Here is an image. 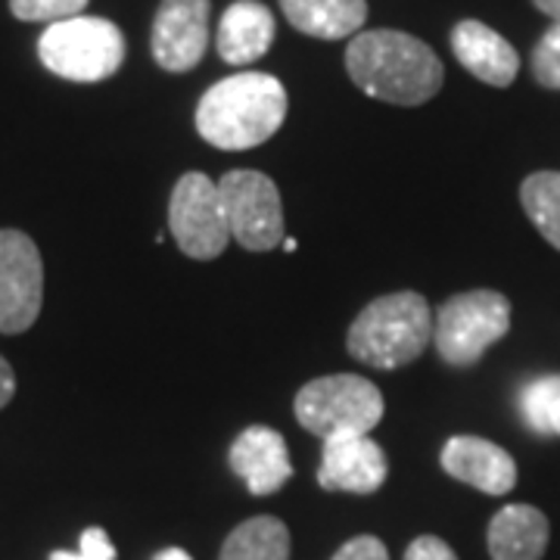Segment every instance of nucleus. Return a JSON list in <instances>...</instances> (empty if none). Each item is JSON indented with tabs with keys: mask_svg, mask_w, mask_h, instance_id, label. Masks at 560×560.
<instances>
[{
	"mask_svg": "<svg viewBox=\"0 0 560 560\" xmlns=\"http://www.w3.org/2000/svg\"><path fill=\"white\" fill-rule=\"evenodd\" d=\"M533 3L539 7L545 16H551L560 25V0H533Z\"/></svg>",
	"mask_w": 560,
	"mask_h": 560,
	"instance_id": "27",
	"label": "nucleus"
},
{
	"mask_svg": "<svg viewBox=\"0 0 560 560\" xmlns=\"http://www.w3.org/2000/svg\"><path fill=\"white\" fill-rule=\"evenodd\" d=\"M293 411L312 436L334 440V436L371 433L383 420V396L368 377L330 374L305 383L296 393Z\"/></svg>",
	"mask_w": 560,
	"mask_h": 560,
	"instance_id": "5",
	"label": "nucleus"
},
{
	"mask_svg": "<svg viewBox=\"0 0 560 560\" xmlns=\"http://www.w3.org/2000/svg\"><path fill=\"white\" fill-rule=\"evenodd\" d=\"M389 474L386 455L371 433L334 436L324 440L318 482L327 492H349V495H371L377 492Z\"/></svg>",
	"mask_w": 560,
	"mask_h": 560,
	"instance_id": "11",
	"label": "nucleus"
},
{
	"mask_svg": "<svg viewBox=\"0 0 560 560\" xmlns=\"http://www.w3.org/2000/svg\"><path fill=\"white\" fill-rule=\"evenodd\" d=\"M280 246H283V253H296V246H300V243H296V237H283Z\"/></svg>",
	"mask_w": 560,
	"mask_h": 560,
	"instance_id": "29",
	"label": "nucleus"
},
{
	"mask_svg": "<svg viewBox=\"0 0 560 560\" xmlns=\"http://www.w3.org/2000/svg\"><path fill=\"white\" fill-rule=\"evenodd\" d=\"M44 261L22 231H0V334H25L40 315Z\"/></svg>",
	"mask_w": 560,
	"mask_h": 560,
	"instance_id": "9",
	"label": "nucleus"
},
{
	"mask_svg": "<svg viewBox=\"0 0 560 560\" xmlns=\"http://www.w3.org/2000/svg\"><path fill=\"white\" fill-rule=\"evenodd\" d=\"M405 560H458V555L452 551V545H445L436 536H420L408 545Z\"/></svg>",
	"mask_w": 560,
	"mask_h": 560,
	"instance_id": "25",
	"label": "nucleus"
},
{
	"mask_svg": "<svg viewBox=\"0 0 560 560\" xmlns=\"http://www.w3.org/2000/svg\"><path fill=\"white\" fill-rule=\"evenodd\" d=\"M346 72L368 97L396 106L433 101L445 81L436 50L396 28L359 32L346 47Z\"/></svg>",
	"mask_w": 560,
	"mask_h": 560,
	"instance_id": "1",
	"label": "nucleus"
},
{
	"mask_svg": "<svg viewBox=\"0 0 560 560\" xmlns=\"http://www.w3.org/2000/svg\"><path fill=\"white\" fill-rule=\"evenodd\" d=\"M452 54L474 79L492 88H508L521 72V57L511 40L480 20H460L452 28Z\"/></svg>",
	"mask_w": 560,
	"mask_h": 560,
	"instance_id": "14",
	"label": "nucleus"
},
{
	"mask_svg": "<svg viewBox=\"0 0 560 560\" xmlns=\"http://www.w3.org/2000/svg\"><path fill=\"white\" fill-rule=\"evenodd\" d=\"M533 75L541 88L560 91V25L555 22L533 50Z\"/></svg>",
	"mask_w": 560,
	"mask_h": 560,
	"instance_id": "22",
	"label": "nucleus"
},
{
	"mask_svg": "<svg viewBox=\"0 0 560 560\" xmlns=\"http://www.w3.org/2000/svg\"><path fill=\"white\" fill-rule=\"evenodd\" d=\"M275 16L259 0H234L219 22V57L228 66H249L275 44Z\"/></svg>",
	"mask_w": 560,
	"mask_h": 560,
	"instance_id": "15",
	"label": "nucleus"
},
{
	"mask_svg": "<svg viewBox=\"0 0 560 560\" xmlns=\"http://www.w3.org/2000/svg\"><path fill=\"white\" fill-rule=\"evenodd\" d=\"M88 0H10V13L22 22H62L81 16Z\"/></svg>",
	"mask_w": 560,
	"mask_h": 560,
	"instance_id": "21",
	"label": "nucleus"
},
{
	"mask_svg": "<svg viewBox=\"0 0 560 560\" xmlns=\"http://www.w3.org/2000/svg\"><path fill=\"white\" fill-rule=\"evenodd\" d=\"M228 460H231V470L246 482L253 495H275L293 477L287 442L278 430L261 427V423L243 430L231 445Z\"/></svg>",
	"mask_w": 560,
	"mask_h": 560,
	"instance_id": "12",
	"label": "nucleus"
},
{
	"mask_svg": "<svg viewBox=\"0 0 560 560\" xmlns=\"http://www.w3.org/2000/svg\"><path fill=\"white\" fill-rule=\"evenodd\" d=\"M521 411L533 433L551 436L555 418L560 411V374H548V377H536L526 383L521 393Z\"/></svg>",
	"mask_w": 560,
	"mask_h": 560,
	"instance_id": "20",
	"label": "nucleus"
},
{
	"mask_svg": "<svg viewBox=\"0 0 560 560\" xmlns=\"http://www.w3.org/2000/svg\"><path fill=\"white\" fill-rule=\"evenodd\" d=\"M511 330V302L499 290H470L433 315V346L452 368H470Z\"/></svg>",
	"mask_w": 560,
	"mask_h": 560,
	"instance_id": "6",
	"label": "nucleus"
},
{
	"mask_svg": "<svg viewBox=\"0 0 560 560\" xmlns=\"http://www.w3.org/2000/svg\"><path fill=\"white\" fill-rule=\"evenodd\" d=\"M555 433L560 436V411H558V418H555Z\"/></svg>",
	"mask_w": 560,
	"mask_h": 560,
	"instance_id": "30",
	"label": "nucleus"
},
{
	"mask_svg": "<svg viewBox=\"0 0 560 560\" xmlns=\"http://www.w3.org/2000/svg\"><path fill=\"white\" fill-rule=\"evenodd\" d=\"M50 560H116V545L106 536V529L91 526L81 533L79 551H54Z\"/></svg>",
	"mask_w": 560,
	"mask_h": 560,
	"instance_id": "23",
	"label": "nucleus"
},
{
	"mask_svg": "<svg viewBox=\"0 0 560 560\" xmlns=\"http://www.w3.org/2000/svg\"><path fill=\"white\" fill-rule=\"evenodd\" d=\"M219 560H290V529L278 517L243 521L221 548Z\"/></svg>",
	"mask_w": 560,
	"mask_h": 560,
	"instance_id": "18",
	"label": "nucleus"
},
{
	"mask_svg": "<svg viewBox=\"0 0 560 560\" xmlns=\"http://www.w3.org/2000/svg\"><path fill=\"white\" fill-rule=\"evenodd\" d=\"M38 57L47 72L66 81L113 79L125 62V35L116 22L101 16H72L54 22L38 40Z\"/></svg>",
	"mask_w": 560,
	"mask_h": 560,
	"instance_id": "4",
	"label": "nucleus"
},
{
	"mask_svg": "<svg viewBox=\"0 0 560 560\" xmlns=\"http://www.w3.org/2000/svg\"><path fill=\"white\" fill-rule=\"evenodd\" d=\"M168 231L190 259H219L231 243V224L224 215L219 180L202 172H187L168 200Z\"/></svg>",
	"mask_w": 560,
	"mask_h": 560,
	"instance_id": "7",
	"label": "nucleus"
},
{
	"mask_svg": "<svg viewBox=\"0 0 560 560\" xmlns=\"http://www.w3.org/2000/svg\"><path fill=\"white\" fill-rule=\"evenodd\" d=\"M521 202L545 241L560 249V172H536L523 180Z\"/></svg>",
	"mask_w": 560,
	"mask_h": 560,
	"instance_id": "19",
	"label": "nucleus"
},
{
	"mask_svg": "<svg viewBox=\"0 0 560 560\" xmlns=\"http://www.w3.org/2000/svg\"><path fill=\"white\" fill-rule=\"evenodd\" d=\"M551 526L533 504H504L489 521V555L492 560H541Z\"/></svg>",
	"mask_w": 560,
	"mask_h": 560,
	"instance_id": "16",
	"label": "nucleus"
},
{
	"mask_svg": "<svg viewBox=\"0 0 560 560\" xmlns=\"http://www.w3.org/2000/svg\"><path fill=\"white\" fill-rule=\"evenodd\" d=\"M212 0H162L153 20V60L165 72H190L209 47Z\"/></svg>",
	"mask_w": 560,
	"mask_h": 560,
	"instance_id": "10",
	"label": "nucleus"
},
{
	"mask_svg": "<svg viewBox=\"0 0 560 560\" xmlns=\"http://www.w3.org/2000/svg\"><path fill=\"white\" fill-rule=\"evenodd\" d=\"M442 470L455 480L480 489L486 495H508L517 482L514 458L480 436H452L442 445Z\"/></svg>",
	"mask_w": 560,
	"mask_h": 560,
	"instance_id": "13",
	"label": "nucleus"
},
{
	"mask_svg": "<svg viewBox=\"0 0 560 560\" xmlns=\"http://www.w3.org/2000/svg\"><path fill=\"white\" fill-rule=\"evenodd\" d=\"M224 215L231 224V241L249 253H268L283 243V202L268 175L256 168H234L219 180Z\"/></svg>",
	"mask_w": 560,
	"mask_h": 560,
	"instance_id": "8",
	"label": "nucleus"
},
{
	"mask_svg": "<svg viewBox=\"0 0 560 560\" xmlns=\"http://www.w3.org/2000/svg\"><path fill=\"white\" fill-rule=\"evenodd\" d=\"M153 560H194V558H190L184 548H162L160 555H156Z\"/></svg>",
	"mask_w": 560,
	"mask_h": 560,
	"instance_id": "28",
	"label": "nucleus"
},
{
	"mask_svg": "<svg viewBox=\"0 0 560 560\" xmlns=\"http://www.w3.org/2000/svg\"><path fill=\"white\" fill-rule=\"evenodd\" d=\"M334 560H389V551L377 536H359V539L346 541Z\"/></svg>",
	"mask_w": 560,
	"mask_h": 560,
	"instance_id": "24",
	"label": "nucleus"
},
{
	"mask_svg": "<svg viewBox=\"0 0 560 560\" xmlns=\"http://www.w3.org/2000/svg\"><path fill=\"white\" fill-rule=\"evenodd\" d=\"M13 396H16V374H13L10 361L0 355V408L10 405Z\"/></svg>",
	"mask_w": 560,
	"mask_h": 560,
	"instance_id": "26",
	"label": "nucleus"
},
{
	"mask_svg": "<svg viewBox=\"0 0 560 560\" xmlns=\"http://www.w3.org/2000/svg\"><path fill=\"white\" fill-rule=\"evenodd\" d=\"M433 342V312L415 290L386 293L361 308L352 320L346 349L349 355L377 371H396L423 355Z\"/></svg>",
	"mask_w": 560,
	"mask_h": 560,
	"instance_id": "3",
	"label": "nucleus"
},
{
	"mask_svg": "<svg viewBox=\"0 0 560 560\" xmlns=\"http://www.w3.org/2000/svg\"><path fill=\"white\" fill-rule=\"evenodd\" d=\"M287 119V91L268 72H237L202 94L197 131L219 150H253L271 140Z\"/></svg>",
	"mask_w": 560,
	"mask_h": 560,
	"instance_id": "2",
	"label": "nucleus"
},
{
	"mask_svg": "<svg viewBox=\"0 0 560 560\" xmlns=\"http://www.w3.org/2000/svg\"><path fill=\"white\" fill-rule=\"evenodd\" d=\"M287 22L318 40L355 38L368 20V0H280Z\"/></svg>",
	"mask_w": 560,
	"mask_h": 560,
	"instance_id": "17",
	"label": "nucleus"
}]
</instances>
